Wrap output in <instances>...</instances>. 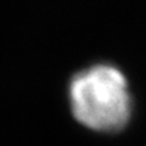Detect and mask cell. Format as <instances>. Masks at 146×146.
Masks as SVG:
<instances>
[{"label":"cell","instance_id":"1","mask_svg":"<svg viewBox=\"0 0 146 146\" xmlns=\"http://www.w3.org/2000/svg\"><path fill=\"white\" fill-rule=\"evenodd\" d=\"M70 102L78 121L97 131L122 128L131 115L127 79L112 66H94L75 76Z\"/></svg>","mask_w":146,"mask_h":146}]
</instances>
